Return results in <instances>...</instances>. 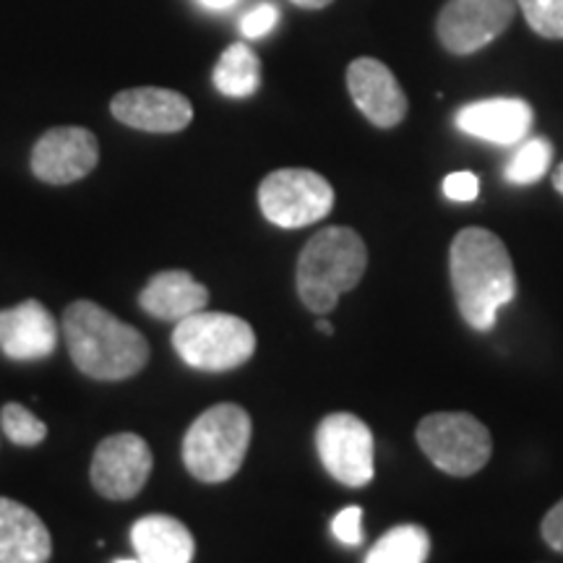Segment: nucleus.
I'll return each instance as SVG.
<instances>
[{
    "instance_id": "obj_1",
    "label": "nucleus",
    "mask_w": 563,
    "mask_h": 563,
    "mask_svg": "<svg viewBox=\"0 0 563 563\" xmlns=\"http://www.w3.org/2000/svg\"><path fill=\"white\" fill-rule=\"evenodd\" d=\"M452 287L460 313L477 332L496 327L498 311L517 295V274L504 241L485 228L456 232L452 253Z\"/></svg>"
},
{
    "instance_id": "obj_2",
    "label": "nucleus",
    "mask_w": 563,
    "mask_h": 563,
    "mask_svg": "<svg viewBox=\"0 0 563 563\" xmlns=\"http://www.w3.org/2000/svg\"><path fill=\"white\" fill-rule=\"evenodd\" d=\"M63 334L76 368L97 382H123L150 361L144 334L91 300L70 302L63 313Z\"/></svg>"
},
{
    "instance_id": "obj_3",
    "label": "nucleus",
    "mask_w": 563,
    "mask_h": 563,
    "mask_svg": "<svg viewBox=\"0 0 563 563\" xmlns=\"http://www.w3.org/2000/svg\"><path fill=\"white\" fill-rule=\"evenodd\" d=\"M365 266L368 249L355 230L327 228L316 232L302 249L295 272L302 306L316 316L332 313L342 295L361 285Z\"/></svg>"
},
{
    "instance_id": "obj_4",
    "label": "nucleus",
    "mask_w": 563,
    "mask_h": 563,
    "mask_svg": "<svg viewBox=\"0 0 563 563\" xmlns=\"http://www.w3.org/2000/svg\"><path fill=\"white\" fill-rule=\"evenodd\" d=\"M251 418L243 407L222 402L199 415L186 439L183 462L201 483H224L241 470L251 446Z\"/></svg>"
},
{
    "instance_id": "obj_5",
    "label": "nucleus",
    "mask_w": 563,
    "mask_h": 563,
    "mask_svg": "<svg viewBox=\"0 0 563 563\" xmlns=\"http://www.w3.org/2000/svg\"><path fill=\"white\" fill-rule=\"evenodd\" d=\"M173 347L191 368L222 373L251 361L256 352V332L241 316L199 311L178 321Z\"/></svg>"
},
{
    "instance_id": "obj_6",
    "label": "nucleus",
    "mask_w": 563,
    "mask_h": 563,
    "mask_svg": "<svg viewBox=\"0 0 563 563\" xmlns=\"http://www.w3.org/2000/svg\"><path fill=\"white\" fill-rule=\"evenodd\" d=\"M415 435H418L422 454L454 477L481 473L493 452L490 431L467 412L426 415Z\"/></svg>"
},
{
    "instance_id": "obj_7",
    "label": "nucleus",
    "mask_w": 563,
    "mask_h": 563,
    "mask_svg": "<svg viewBox=\"0 0 563 563\" xmlns=\"http://www.w3.org/2000/svg\"><path fill=\"white\" fill-rule=\"evenodd\" d=\"M258 207L277 228H308L334 209V188L313 170L282 167L266 175L258 186Z\"/></svg>"
},
{
    "instance_id": "obj_8",
    "label": "nucleus",
    "mask_w": 563,
    "mask_h": 563,
    "mask_svg": "<svg viewBox=\"0 0 563 563\" xmlns=\"http://www.w3.org/2000/svg\"><path fill=\"white\" fill-rule=\"evenodd\" d=\"M316 452L329 475L347 488H363L373 481V433L357 415H327L316 428Z\"/></svg>"
},
{
    "instance_id": "obj_9",
    "label": "nucleus",
    "mask_w": 563,
    "mask_h": 563,
    "mask_svg": "<svg viewBox=\"0 0 563 563\" xmlns=\"http://www.w3.org/2000/svg\"><path fill=\"white\" fill-rule=\"evenodd\" d=\"M517 0H449L435 21L441 45L454 55H473L509 30Z\"/></svg>"
},
{
    "instance_id": "obj_10",
    "label": "nucleus",
    "mask_w": 563,
    "mask_h": 563,
    "mask_svg": "<svg viewBox=\"0 0 563 563\" xmlns=\"http://www.w3.org/2000/svg\"><path fill=\"white\" fill-rule=\"evenodd\" d=\"M152 464L150 443L141 435H110L91 456V485L110 501H129L150 481Z\"/></svg>"
},
{
    "instance_id": "obj_11",
    "label": "nucleus",
    "mask_w": 563,
    "mask_h": 563,
    "mask_svg": "<svg viewBox=\"0 0 563 563\" xmlns=\"http://www.w3.org/2000/svg\"><path fill=\"white\" fill-rule=\"evenodd\" d=\"M100 162L97 136L79 125H60L42 133L32 150L34 178L51 186H68L95 170Z\"/></svg>"
},
{
    "instance_id": "obj_12",
    "label": "nucleus",
    "mask_w": 563,
    "mask_h": 563,
    "mask_svg": "<svg viewBox=\"0 0 563 563\" xmlns=\"http://www.w3.org/2000/svg\"><path fill=\"white\" fill-rule=\"evenodd\" d=\"M110 112L115 121L146 133H178L194 121V104L186 95L162 87L125 89L112 97Z\"/></svg>"
},
{
    "instance_id": "obj_13",
    "label": "nucleus",
    "mask_w": 563,
    "mask_h": 563,
    "mask_svg": "<svg viewBox=\"0 0 563 563\" xmlns=\"http://www.w3.org/2000/svg\"><path fill=\"white\" fill-rule=\"evenodd\" d=\"M347 89L355 108L376 129H394L407 118L410 102L389 66L376 58H357L347 68Z\"/></svg>"
},
{
    "instance_id": "obj_14",
    "label": "nucleus",
    "mask_w": 563,
    "mask_h": 563,
    "mask_svg": "<svg viewBox=\"0 0 563 563\" xmlns=\"http://www.w3.org/2000/svg\"><path fill=\"white\" fill-rule=\"evenodd\" d=\"M58 347V321L40 300H24L0 311V352L11 361L32 363Z\"/></svg>"
},
{
    "instance_id": "obj_15",
    "label": "nucleus",
    "mask_w": 563,
    "mask_h": 563,
    "mask_svg": "<svg viewBox=\"0 0 563 563\" xmlns=\"http://www.w3.org/2000/svg\"><path fill=\"white\" fill-rule=\"evenodd\" d=\"M534 123L530 102L517 97H493V100L470 102L456 112V129L490 144L511 146L527 139Z\"/></svg>"
},
{
    "instance_id": "obj_16",
    "label": "nucleus",
    "mask_w": 563,
    "mask_h": 563,
    "mask_svg": "<svg viewBox=\"0 0 563 563\" xmlns=\"http://www.w3.org/2000/svg\"><path fill=\"white\" fill-rule=\"evenodd\" d=\"M51 532L30 506L0 498V563H47Z\"/></svg>"
},
{
    "instance_id": "obj_17",
    "label": "nucleus",
    "mask_w": 563,
    "mask_h": 563,
    "mask_svg": "<svg viewBox=\"0 0 563 563\" xmlns=\"http://www.w3.org/2000/svg\"><path fill=\"white\" fill-rule=\"evenodd\" d=\"M141 308L159 321H183L188 316L207 311L209 290L188 272H159L141 290Z\"/></svg>"
},
{
    "instance_id": "obj_18",
    "label": "nucleus",
    "mask_w": 563,
    "mask_h": 563,
    "mask_svg": "<svg viewBox=\"0 0 563 563\" xmlns=\"http://www.w3.org/2000/svg\"><path fill=\"white\" fill-rule=\"evenodd\" d=\"M131 543L141 563H191L196 553L194 534L167 514H150L131 530Z\"/></svg>"
},
{
    "instance_id": "obj_19",
    "label": "nucleus",
    "mask_w": 563,
    "mask_h": 563,
    "mask_svg": "<svg viewBox=\"0 0 563 563\" xmlns=\"http://www.w3.org/2000/svg\"><path fill=\"white\" fill-rule=\"evenodd\" d=\"M217 91L232 100H245V97L256 95L262 87V60L251 51L245 42H235L217 60L214 74H211Z\"/></svg>"
},
{
    "instance_id": "obj_20",
    "label": "nucleus",
    "mask_w": 563,
    "mask_h": 563,
    "mask_svg": "<svg viewBox=\"0 0 563 563\" xmlns=\"http://www.w3.org/2000/svg\"><path fill=\"white\" fill-rule=\"evenodd\" d=\"M431 553V538L426 527L399 525L376 540L365 563H426Z\"/></svg>"
},
{
    "instance_id": "obj_21",
    "label": "nucleus",
    "mask_w": 563,
    "mask_h": 563,
    "mask_svg": "<svg viewBox=\"0 0 563 563\" xmlns=\"http://www.w3.org/2000/svg\"><path fill=\"white\" fill-rule=\"evenodd\" d=\"M553 159V144L548 139H527L522 141L514 157L506 162V180L514 186H532L548 173Z\"/></svg>"
},
{
    "instance_id": "obj_22",
    "label": "nucleus",
    "mask_w": 563,
    "mask_h": 563,
    "mask_svg": "<svg viewBox=\"0 0 563 563\" xmlns=\"http://www.w3.org/2000/svg\"><path fill=\"white\" fill-rule=\"evenodd\" d=\"M0 422H3L5 435H9L13 443H19V446H37V443L45 441L47 435L45 422L34 418V415L19 402H11L3 407V412H0Z\"/></svg>"
},
{
    "instance_id": "obj_23",
    "label": "nucleus",
    "mask_w": 563,
    "mask_h": 563,
    "mask_svg": "<svg viewBox=\"0 0 563 563\" xmlns=\"http://www.w3.org/2000/svg\"><path fill=\"white\" fill-rule=\"evenodd\" d=\"M527 24L545 40H563V0H517Z\"/></svg>"
},
{
    "instance_id": "obj_24",
    "label": "nucleus",
    "mask_w": 563,
    "mask_h": 563,
    "mask_svg": "<svg viewBox=\"0 0 563 563\" xmlns=\"http://www.w3.org/2000/svg\"><path fill=\"white\" fill-rule=\"evenodd\" d=\"M363 509L361 506H344L332 519V532L342 545H361L363 543Z\"/></svg>"
},
{
    "instance_id": "obj_25",
    "label": "nucleus",
    "mask_w": 563,
    "mask_h": 563,
    "mask_svg": "<svg viewBox=\"0 0 563 563\" xmlns=\"http://www.w3.org/2000/svg\"><path fill=\"white\" fill-rule=\"evenodd\" d=\"M277 21H279L277 5L262 3V5H256L253 11L245 13L241 21V32L249 40H258V37H264V34H269L274 26H277Z\"/></svg>"
},
{
    "instance_id": "obj_26",
    "label": "nucleus",
    "mask_w": 563,
    "mask_h": 563,
    "mask_svg": "<svg viewBox=\"0 0 563 563\" xmlns=\"http://www.w3.org/2000/svg\"><path fill=\"white\" fill-rule=\"evenodd\" d=\"M443 194L452 201H475L481 194V180L475 173L460 170L443 178Z\"/></svg>"
},
{
    "instance_id": "obj_27",
    "label": "nucleus",
    "mask_w": 563,
    "mask_h": 563,
    "mask_svg": "<svg viewBox=\"0 0 563 563\" xmlns=\"http://www.w3.org/2000/svg\"><path fill=\"white\" fill-rule=\"evenodd\" d=\"M540 532H543V540L553 548V551L563 553V498L545 514Z\"/></svg>"
},
{
    "instance_id": "obj_28",
    "label": "nucleus",
    "mask_w": 563,
    "mask_h": 563,
    "mask_svg": "<svg viewBox=\"0 0 563 563\" xmlns=\"http://www.w3.org/2000/svg\"><path fill=\"white\" fill-rule=\"evenodd\" d=\"M295 5H300V9H308V11H319V9H327L329 3H334V0H292Z\"/></svg>"
},
{
    "instance_id": "obj_29",
    "label": "nucleus",
    "mask_w": 563,
    "mask_h": 563,
    "mask_svg": "<svg viewBox=\"0 0 563 563\" xmlns=\"http://www.w3.org/2000/svg\"><path fill=\"white\" fill-rule=\"evenodd\" d=\"M203 5H207V9H217V11H222V9H230V5H235L238 0H201Z\"/></svg>"
},
{
    "instance_id": "obj_30",
    "label": "nucleus",
    "mask_w": 563,
    "mask_h": 563,
    "mask_svg": "<svg viewBox=\"0 0 563 563\" xmlns=\"http://www.w3.org/2000/svg\"><path fill=\"white\" fill-rule=\"evenodd\" d=\"M553 188L563 196V162L559 167H555V173H553Z\"/></svg>"
},
{
    "instance_id": "obj_31",
    "label": "nucleus",
    "mask_w": 563,
    "mask_h": 563,
    "mask_svg": "<svg viewBox=\"0 0 563 563\" xmlns=\"http://www.w3.org/2000/svg\"><path fill=\"white\" fill-rule=\"evenodd\" d=\"M316 327H319V332H323V334H334V327H332V323H329L327 319L316 321Z\"/></svg>"
},
{
    "instance_id": "obj_32",
    "label": "nucleus",
    "mask_w": 563,
    "mask_h": 563,
    "mask_svg": "<svg viewBox=\"0 0 563 563\" xmlns=\"http://www.w3.org/2000/svg\"><path fill=\"white\" fill-rule=\"evenodd\" d=\"M115 563H141L139 559H118Z\"/></svg>"
}]
</instances>
